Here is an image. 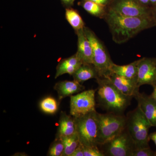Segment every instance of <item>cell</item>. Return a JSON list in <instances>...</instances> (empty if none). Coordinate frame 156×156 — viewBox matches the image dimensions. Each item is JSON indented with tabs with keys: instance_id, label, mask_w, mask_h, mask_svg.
<instances>
[{
	"instance_id": "1",
	"label": "cell",
	"mask_w": 156,
	"mask_h": 156,
	"mask_svg": "<svg viewBox=\"0 0 156 156\" xmlns=\"http://www.w3.org/2000/svg\"><path fill=\"white\" fill-rule=\"evenodd\" d=\"M105 18L113 40L117 44L125 43L141 31L156 26L152 18L124 16L110 9Z\"/></svg>"
},
{
	"instance_id": "2",
	"label": "cell",
	"mask_w": 156,
	"mask_h": 156,
	"mask_svg": "<svg viewBox=\"0 0 156 156\" xmlns=\"http://www.w3.org/2000/svg\"><path fill=\"white\" fill-rule=\"evenodd\" d=\"M98 104L107 112L123 115L130 105L133 97L127 96L120 92L108 79H96Z\"/></svg>"
},
{
	"instance_id": "3",
	"label": "cell",
	"mask_w": 156,
	"mask_h": 156,
	"mask_svg": "<svg viewBox=\"0 0 156 156\" xmlns=\"http://www.w3.org/2000/svg\"><path fill=\"white\" fill-rule=\"evenodd\" d=\"M126 128L136 144V149L150 147V128L152 127L138 106L126 116Z\"/></svg>"
},
{
	"instance_id": "4",
	"label": "cell",
	"mask_w": 156,
	"mask_h": 156,
	"mask_svg": "<svg viewBox=\"0 0 156 156\" xmlns=\"http://www.w3.org/2000/svg\"><path fill=\"white\" fill-rule=\"evenodd\" d=\"M84 32L90 42L93 51V65L96 69L98 78L108 79L112 74V61L104 45L91 29L85 27Z\"/></svg>"
},
{
	"instance_id": "5",
	"label": "cell",
	"mask_w": 156,
	"mask_h": 156,
	"mask_svg": "<svg viewBox=\"0 0 156 156\" xmlns=\"http://www.w3.org/2000/svg\"><path fill=\"white\" fill-rule=\"evenodd\" d=\"M98 145H102L113 138L126 128L127 119L124 115L113 113H98Z\"/></svg>"
},
{
	"instance_id": "6",
	"label": "cell",
	"mask_w": 156,
	"mask_h": 156,
	"mask_svg": "<svg viewBox=\"0 0 156 156\" xmlns=\"http://www.w3.org/2000/svg\"><path fill=\"white\" fill-rule=\"evenodd\" d=\"M98 113L94 111L76 118L77 134L81 144L84 147H98Z\"/></svg>"
},
{
	"instance_id": "7",
	"label": "cell",
	"mask_w": 156,
	"mask_h": 156,
	"mask_svg": "<svg viewBox=\"0 0 156 156\" xmlns=\"http://www.w3.org/2000/svg\"><path fill=\"white\" fill-rule=\"evenodd\" d=\"M105 156H133L136 144L127 128L113 138L100 145Z\"/></svg>"
},
{
	"instance_id": "8",
	"label": "cell",
	"mask_w": 156,
	"mask_h": 156,
	"mask_svg": "<svg viewBox=\"0 0 156 156\" xmlns=\"http://www.w3.org/2000/svg\"><path fill=\"white\" fill-rule=\"evenodd\" d=\"M96 91L94 89H89L71 96L70 115L77 118L96 111Z\"/></svg>"
},
{
	"instance_id": "9",
	"label": "cell",
	"mask_w": 156,
	"mask_h": 156,
	"mask_svg": "<svg viewBox=\"0 0 156 156\" xmlns=\"http://www.w3.org/2000/svg\"><path fill=\"white\" fill-rule=\"evenodd\" d=\"M110 9L124 16L153 19L151 7L138 0H115Z\"/></svg>"
},
{
	"instance_id": "10",
	"label": "cell",
	"mask_w": 156,
	"mask_h": 156,
	"mask_svg": "<svg viewBox=\"0 0 156 156\" xmlns=\"http://www.w3.org/2000/svg\"><path fill=\"white\" fill-rule=\"evenodd\" d=\"M137 85L154 87L156 84V58L144 57L139 59L137 76Z\"/></svg>"
},
{
	"instance_id": "11",
	"label": "cell",
	"mask_w": 156,
	"mask_h": 156,
	"mask_svg": "<svg viewBox=\"0 0 156 156\" xmlns=\"http://www.w3.org/2000/svg\"><path fill=\"white\" fill-rule=\"evenodd\" d=\"M108 79L124 95L134 98L139 92L136 77L127 78L112 73Z\"/></svg>"
},
{
	"instance_id": "12",
	"label": "cell",
	"mask_w": 156,
	"mask_h": 156,
	"mask_svg": "<svg viewBox=\"0 0 156 156\" xmlns=\"http://www.w3.org/2000/svg\"><path fill=\"white\" fill-rule=\"evenodd\" d=\"M148 121L152 127H156V102L151 95L144 93H137L134 97Z\"/></svg>"
},
{
	"instance_id": "13",
	"label": "cell",
	"mask_w": 156,
	"mask_h": 156,
	"mask_svg": "<svg viewBox=\"0 0 156 156\" xmlns=\"http://www.w3.org/2000/svg\"><path fill=\"white\" fill-rule=\"evenodd\" d=\"M78 37L77 55L83 64L93 65V51L90 42L87 38L84 28L76 31Z\"/></svg>"
},
{
	"instance_id": "14",
	"label": "cell",
	"mask_w": 156,
	"mask_h": 156,
	"mask_svg": "<svg viewBox=\"0 0 156 156\" xmlns=\"http://www.w3.org/2000/svg\"><path fill=\"white\" fill-rule=\"evenodd\" d=\"M77 133L76 118L71 115L66 114L65 112L60 114L56 138L61 139L66 136H69Z\"/></svg>"
},
{
	"instance_id": "15",
	"label": "cell",
	"mask_w": 156,
	"mask_h": 156,
	"mask_svg": "<svg viewBox=\"0 0 156 156\" xmlns=\"http://www.w3.org/2000/svg\"><path fill=\"white\" fill-rule=\"evenodd\" d=\"M54 89L57 92L58 99L61 100L65 98L82 92L85 89V87L80 83L73 80L58 82L55 84Z\"/></svg>"
},
{
	"instance_id": "16",
	"label": "cell",
	"mask_w": 156,
	"mask_h": 156,
	"mask_svg": "<svg viewBox=\"0 0 156 156\" xmlns=\"http://www.w3.org/2000/svg\"><path fill=\"white\" fill-rule=\"evenodd\" d=\"M83 64L76 53L69 58L62 59L56 67L55 79L65 74L72 76Z\"/></svg>"
},
{
	"instance_id": "17",
	"label": "cell",
	"mask_w": 156,
	"mask_h": 156,
	"mask_svg": "<svg viewBox=\"0 0 156 156\" xmlns=\"http://www.w3.org/2000/svg\"><path fill=\"white\" fill-rule=\"evenodd\" d=\"M139 59L126 65L120 66L114 63L112 66L113 73L127 78H134L137 76Z\"/></svg>"
},
{
	"instance_id": "18",
	"label": "cell",
	"mask_w": 156,
	"mask_h": 156,
	"mask_svg": "<svg viewBox=\"0 0 156 156\" xmlns=\"http://www.w3.org/2000/svg\"><path fill=\"white\" fill-rule=\"evenodd\" d=\"M74 80L83 83L90 79H97L98 75L93 65L83 64L72 75Z\"/></svg>"
},
{
	"instance_id": "19",
	"label": "cell",
	"mask_w": 156,
	"mask_h": 156,
	"mask_svg": "<svg viewBox=\"0 0 156 156\" xmlns=\"http://www.w3.org/2000/svg\"><path fill=\"white\" fill-rule=\"evenodd\" d=\"M66 18L75 31L83 29L85 23L77 11L71 8L66 9Z\"/></svg>"
},
{
	"instance_id": "20",
	"label": "cell",
	"mask_w": 156,
	"mask_h": 156,
	"mask_svg": "<svg viewBox=\"0 0 156 156\" xmlns=\"http://www.w3.org/2000/svg\"><path fill=\"white\" fill-rule=\"evenodd\" d=\"M60 139L62 140L64 146L62 156H71L73 153L80 144L77 133Z\"/></svg>"
},
{
	"instance_id": "21",
	"label": "cell",
	"mask_w": 156,
	"mask_h": 156,
	"mask_svg": "<svg viewBox=\"0 0 156 156\" xmlns=\"http://www.w3.org/2000/svg\"><path fill=\"white\" fill-rule=\"evenodd\" d=\"M83 8L89 14L96 17H102L105 16V6L88 0H84L82 3Z\"/></svg>"
},
{
	"instance_id": "22",
	"label": "cell",
	"mask_w": 156,
	"mask_h": 156,
	"mask_svg": "<svg viewBox=\"0 0 156 156\" xmlns=\"http://www.w3.org/2000/svg\"><path fill=\"white\" fill-rule=\"evenodd\" d=\"M40 106L42 111L49 114L55 113L58 109L57 101L55 98L51 97L44 98L40 103Z\"/></svg>"
},
{
	"instance_id": "23",
	"label": "cell",
	"mask_w": 156,
	"mask_h": 156,
	"mask_svg": "<svg viewBox=\"0 0 156 156\" xmlns=\"http://www.w3.org/2000/svg\"><path fill=\"white\" fill-rule=\"evenodd\" d=\"M64 146L62 140L55 138L51 144L48 154V156H62L64 152Z\"/></svg>"
},
{
	"instance_id": "24",
	"label": "cell",
	"mask_w": 156,
	"mask_h": 156,
	"mask_svg": "<svg viewBox=\"0 0 156 156\" xmlns=\"http://www.w3.org/2000/svg\"><path fill=\"white\" fill-rule=\"evenodd\" d=\"M84 156H105L98 147H84Z\"/></svg>"
},
{
	"instance_id": "25",
	"label": "cell",
	"mask_w": 156,
	"mask_h": 156,
	"mask_svg": "<svg viewBox=\"0 0 156 156\" xmlns=\"http://www.w3.org/2000/svg\"><path fill=\"white\" fill-rule=\"evenodd\" d=\"M155 152L150 147L137 149L133 153V156H155Z\"/></svg>"
},
{
	"instance_id": "26",
	"label": "cell",
	"mask_w": 156,
	"mask_h": 156,
	"mask_svg": "<svg viewBox=\"0 0 156 156\" xmlns=\"http://www.w3.org/2000/svg\"><path fill=\"white\" fill-rule=\"evenodd\" d=\"M84 146L81 144L76 149L71 156H84Z\"/></svg>"
},
{
	"instance_id": "27",
	"label": "cell",
	"mask_w": 156,
	"mask_h": 156,
	"mask_svg": "<svg viewBox=\"0 0 156 156\" xmlns=\"http://www.w3.org/2000/svg\"><path fill=\"white\" fill-rule=\"evenodd\" d=\"M88 1H92L97 4L104 6H106L110 2V0H88Z\"/></svg>"
},
{
	"instance_id": "28",
	"label": "cell",
	"mask_w": 156,
	"mask_h": 156,
	"mask_svg": "<svg viewBox=\"0 0 156 156\" xmlns=\"http://www.w3.org/2000/svg\"><path fill=\"white\" fill-rule=\"evenodd\" d=\"M151 8L153 17L154 21L156 24V5L152 6Z\"/></svg>"
},
{
	"instance_id": "29",
	"label": "cell",
	"mask_w": 156,
	"mask_h": 156,
	"mask_svg": "<svg viewBox=\"0 0 156 156\" xmlns=\"http://www.w3.org/2000/svg\"><path fill=\"white\" fill-rule=\"evenodd\" d=\"M150 140H151L156 146V131L149 134Z\"/></svg>"
},
{
	"instance_id": "30",
	"label": "cell",
	"mask_w": 156,
	"mask_h": 156,
	"mask_svg": "<svg viewBox=\"0 0 156 156\" xmlns=\"http://www.w3.org/2000/svg\"><path fill=\"white\" fill-rule=\"evenodd\" d=\"M153 87L154 89L152 93L151 96L156 102V84Z\"/></svg>"
},
{
	"instance_id": "31",
	"label": "cell",
	"mask_w": 156,
	"mask_h": 156,
	"mask_svg": "<svg viewBox=\"0 0 156 156\" xmlns=\"http://www.w3.org/2000/svg\"><path fill=\"white\" fill-rule=\"evenodd\" d=\"M64 4L67 5H73V0H61Z\"/></svg>"
},
{
	"instance_id": "32",
	"label": "cell",
	"mask_w": 156,
	"mask_h": 156,
	"mask_svg": "<svg viewBox=\"0 0 156 156\" xmlns=\"http://www.w3.org/2000/svg\"><path fill=\"white\" fill-rule=\"evenodd\" d=\"M139 2L146 5L149 6L150 4V0H138Z\"/></svg>"
},
{
	"instance_id": "33",
	"label": "cell",
	"mask_w": 156,
	"mask_h": 156,
	"mask_svg": "<svg viewBox=\"0 0 156 156\" xmlns=\"http://www.w3.org/2000/svg\"><path fill=\"white\" fill-rule=\"evenodd\" d=\"M150 4L152 6L156 5V0H150Z\"/></svg>"
},
{
	"instance_id": "34",
	"label": "cell",
	"mask_w": 156,
	"mask_h": 156,
	"mask_svg": "<svg viewBox=\"0 0 156 156\" xmlns=\"http://www.w3.org/2000/svg\"><path fill=\"white\" fill-rule=\"evenodd\" d=\"M155 156H156V151L155 152Z\"/></svg>"
},
{
	"instance_id": "35",
	"label": "cell",
	"mask_w": 156,
	"mask_h": 156,
	"mask_svg": "<svg viewBox=\"0 0 156 156\" xmlns=\"http://www.w3.org/2000/svg\"><path fill=\"white\" fill-rule=\"evenodd\" d=\"M73 2H74V1H75V0H73Z\"/></svg>"
},
{
	"instance_id": "36",
	"label": "cell",
	"mask_w": 156,
	"mask_h": 156,
	"mask_svg": "<svg viewBox=\"0 0 156 156\" xmlns=\"http://www.w3.org/2000/svg\"></svg>"
}]
</instances>
